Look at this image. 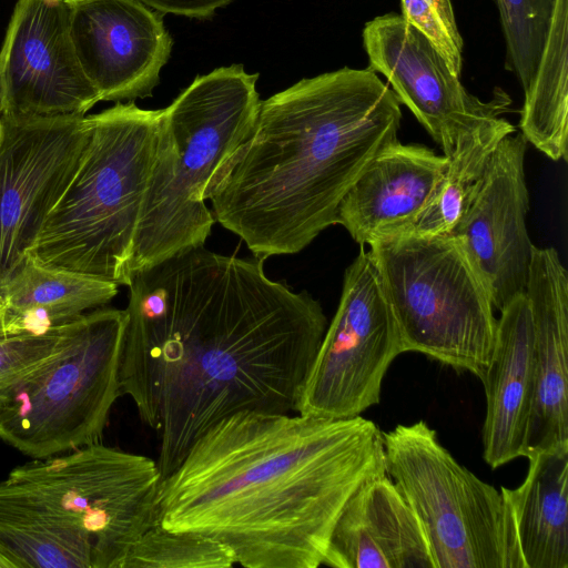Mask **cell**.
Here are the masks:
<instances>
[{"label": "cell", "instance_id": "11", "mask_svg": "<svg viewBox=\"0 0 568 568\" xmlns=\"http://www.w3.org/2000/svg\"><path fill=\"white\" fill-rule=\"evenodd\" d=\"M0 282L28 255L72 181L87 115H0Z\"/></svg>", "mask_w": 568, "mask_h": 568}, {"label": "cell", "instance_id": "21", "mask_svg": "<svg viewBox=\"0 0 568 568\" xmlns=\"http://www.w3.org/2000/svg\"><path fill=\"white\" fill-rule=\"evenodd\" d=\"M116 294L115 283L42 266L29 255L0 282V296L8 312L37 331L68 324Z\"/></svg>", "mask_w": 568, "mask_h": 568}, {"label": "cell", "instance_id": "10", "mask_svg": "<svg viewBox=\"0 0 568 568\" xmlns=\"http://www.w3.org/2000/svg\"><path fill=\"white\" fill-rule=\"evenodd\" d=\"M404 352L369 250L345 270L336 313L304 383L296 414L328 419L361 416L381 400L384 376Z\"/></svg>", "mask_w": 568, "mask_h": 568}, {"label": "cell", "instance_id": "23", "mask_svg": "<svg viewBox=\"0 0 568 568\" xmlns=\"http://www.w3.org/2000/svg\"><path fill=\"white\" fill-rule=\"evenodd\" d=\"M0 551L14 568H92L88 537L33 507L0 481Z\"/></svg>", "mask_w": 568, "mask_h": 568}, {"label": "cell", "instance_id": "5", "mask_svg": "<svg viewBox=\"0 0 568 568\" xmlns=\"http://www.w3.org/2000/svg\"><path fill=\"white\" fill-rule=\"evenodd\" d=\"M257 79L242 64L217 68L197 75L163 109L131 276L204 245L215 222L204 201L219 170L254 130L262 101Z\"/></svg>", "mask_w": 568, "mask_h": 568}, {"label": "cell", "instance_id": "30", "mask_svg": "<svg viewBox=\"0 0 568 568\" xmlns=\"http://www.w3.org/2000/svg\"><path fill=\"white\" fill-rule=\"evenodd\" d=\"M0 568H14L12 562L0 551Z\"/></svg>", "mask_w": 568, "mask_h": 568}, {"label": "cell", "instance_id": "12", "mask_svg": "<svg viewBox=\"0 0 568 568\" xmlns=\"http://www.w3.org/2000/svg\"><path fill=\"white\" fill-rule=\"evenodd\" d=\"M369 69L382 73L445 156L477 128L507 112L509 97L497 90L484 101L469 93L433 44L402 14L368 21L363 30Z\"/></svg>", "mask_w": 568, "mask_h": 568}, {"label": "cell", "instance_id": "7", "mask_svg": "<svg viewBox=\"0 0 568 568\" xmlns=\"http://www.w3.org/2000/svg\"><path fill=\"white\" fill-rule=\"evenodd\" d=\"M369 251L404 352H417L481 382L497 318L488 288L452 234H406Z\"/></svg>", "mask_w": 568, "mask_h": 568}, {"label": "cell", "instance_id": "20", "mask_svg": "<svg viewBox=\"0 0 568 568\" xmlns=\"http://www.w3.org/2000/svg\"><path fill=\"white\" fill-rule=\"evenodd\" d=\"M527 458L524 481L500 489L519 568H568V446Z\"/></svg>", "mask_w": 568, "mask_h": 568}, {"label": "cell", "instance_id": "31", "mask_svg": "<svg viewBox=\"0 0 568 568\" xmlns=\"http://www.w3.org/2000/svg\"><path fill=\"white\" fill-rule=\"evenodd\" d=\"M0 130H1V123H0Z\"/></svg>", "mask_w": 568, "mask_h": 568}, {"label": "cell", "instance_id": "22", "mask_svg": "<svg viewBox=\"0 0 568 568\" xmlns=\"http://www.w3.org/2000/svg\"><path fill=\"white\" fill-rule=\"evenodd\" d=\"M519 128L547 158L567 160L568 0H558L536 75L524 92Z\"/></svg>", "mask_w": 568, "mask_h": 568}, {"label": "cell", "instance_id": "25", "mask_svg": "<svg viewBox=\"0 0 568 568\" xmlns=\"http://www.w3.org/2000/svg\"><path fill=\"white\" fill-rule=\"evenodd\" d=\"M506 40L508 68L524 92L532 83L558 0H496Z\"/></svg>", "mask_w": 568, "mask_h": 568}, {"label": "cell", "instance_id": "17", "mask_svg": "<svg viewBox=\"0 0 568 568\" xmlns=\"http://www.w3.org/2000/svg\"><path fill=\"white\" fill-rule=\"evenodd\" d=\"M447 156L398 139L365 166L337 211L341 224L359 245L406 234L443 173Z\"/></svg>", "mask_w": 568, "mask_h": 568}, {"label": "cell", "instance_id": "28", "mask_svg": "<svg viewBox=\"0 0 568 568\" xmlns=\"http://www.w3.org/2000/svg\"><path fill=\"white\" fill-rule=\"evenodd\" d=\"M402 11L405 21L417 29L460 77L464 42L450 0H402Z\"/></svg>", "mask_w": 568, "mask_h": 568}, {"label": "cell", "instance_id": "3", "mask_svg": "<svg viewBox=\"0 0 568 568\" xmlns=\"http://www.w3.org/2000/svg\"><path fill=\"white\" fill-rule=\"evenodd\" d=\"M400 121L397 97L369 68L300 80L261 101L251 136L216 173L206 194L215 221L257 258L301 252L336 224Z\"/></svg>", "mask_w": 568, "mask_h": 568}, {"label": "cell", "instance_id": "2", "mask_svg": "<svg viewBox=\"0 0 568 568\" xmlns=\"http://www.w3.org/2000/svg\"><path fill=\"white\" fill-rule=\"evenodd\" d=\"M383 474V434L362 416L240 412L161 479L155 519L222 542L246 568H317L347 500Z\"/></svg>", "mask_w": 568, "mask_h": 568}, {"label": "cell", "instance_id": "27", "mask_svg": "<svg viewBox=\"0 0 568 568\" xmlns=\"http://www.w3.org/2000/svg\"><path fill=\"white\" fill-rule=\"evenodd\" d=\"M72 322L45 331L27 328L8 312L0 296V388L55 354Z\"/></svg>", "mask_w": 568, "mask_h": 568}, {"label": "cell", "instance_id": "24", "mask_svg": "<svg viewBox=\"0 0 568 568\" xmlns=\"http://www.w3.org/2000/svg\"><path fill=\"white\" fill-rule=\"evenodd\" d=\"M515 131L500 116L460 138L429 201L406 234H449L478 191L496 148Z\"/></svg>", "mask_w": 568, "mask_h": 568}, {"label": "cell", "instance_id": "15", "mask_svg": "<svg viewBox=\"0 0 568 568\" xmlns=\"http://www.w3.org/2000/svg\"><path fill=\"white\" fill-rule=\"evenodd\" d=\"M80 67L100 101L152 97L173 41L162 13L139 0H67Z\"/></svg>", "mask_w": 568, "mask_h": 568}, {"label": "cell", "instance_id": "29", "mask_svg": "<svg viewBox=\"0 0 568 568\" xmlns=\"http://www.w3.org/2000/svg\"><path fill=\"white\" fill-rule=\"evenodd\" d=\"M160 13L206 19L233 0H139Z\"/></svg>", "mask_w": 568, "mask_h": 568}, {"label": "cell", "instance_id": "14", "mask_svg": "<svg viewBox=\"0 0 568 568\" xmlns=\"http://www.w3.org/2000/svg\"><path fill=\"white\" fill-rule=\"evenodd\" d=\"M526 144L521 133L501 140L478 191L449 233L476 267L498 311L525 294L535 246L526 223Z\"/></svg>", "mask_w": 568, "mask_h": 568}, {"label": "cell", "instance_id": "19", "mask_svg": "<svg viewBox=\"0 0 568 568\" xmlns=\"http://www.w3.org/2000/svg\"><path fill=\"white\" fill-rule=\"evenodd\" d=\"M500 312L485 378L483 457L498 468L523 456L535 393V338L525 294Z\"/></svg>", "mask_w": 568, "mask_h": 568}, {"label": "cell", "instance_id": "18", "mask_svg": "<svg viewBox=\"0 0 568 568\" xmlns=\"http://www.w3.org/2000/svg\"><path fill=\"white\" fill-rule=\"evenodd\" d=\"M322 565L435 568L419 520L387 474L364 481L347 500Z\"/></svg>", "mask_w": 568, "mask_h": 568}, {"label": "cell", "instance_id": "9", "mask_svg": "<svg viewBox=\"0 0 568 568\" xmlns=\"http://www.w3.org/2000/svg\"><path fill=\"white\" fill-rule=\"evenodd\" d=\"M156 460L95 443L32 459L1 483L50 517L79 529L92 568H124L134 544L156 524Z\"/></svg>", "mask_w": 568, "mask_h": 568}, {"label": "cell", "instance_id": "13", "mask_svg": "<svg viewBox=\"0 0 568 568\" xmlns=\"http://www.w3.org/2000/svg\"><path fill=\"white\" fill-rule=\"evenodd\" d=\"M99 101L73 49L67 0H18L0 50V115H85Z\"/></svg>", "mask_w": 568, "mask_h": 568}, {"label": "cell", "instance_id": "4", "mask_svg": "<svg viewBox=\"0 0 568 568\" xmlns=\"http://www.w3.org/2000/svg\"><path fill=\"white\" fill-rule=\"evenodd\" d=\"M87 119L79 168L28 255L42 266L128 286L163 109L116 102Z\"/></svg>", "mask_w": 568, "mask_h": 568}, {"label": "cell", "instance_id": "26", "mask_svg": "<svg viewBox=\"0 0 568 568\" xmlns=\"http://www.w3.org/2000/svg\"><path fill=\"white\" fill-rule=\"evenodd\" d=\"M234 564L230 548L213 538L154 525L134 544L124 568H230Z\"/></svg>", "mask_w": 568, "mask_h": 568}, {"label": "cell", "instance_id": "6", "mask_svg": "<svg viewBox=\"0 0 568 568\" xmlns=\"http://www.w3.org/2000/svg\"><path fill=\"white\" fill-rule=\"evenodd\" d=\"M125 310L98 308L70 324L60 349L0 388V438L42 459L101 443L119 396Z\"/></svg>", "mask_w": 568, "mask_h": 568}, {"label": "cell", "instance_id": "8", "mask_svg": "<svg viewBox=\"0 0 568 568\" xmlns=\"http://www.w3.org/2000/svg\"><path fill=\"white\" fill-rule=\"evenodd\" d=\"M382 434L386 474L419 520L435 568H519L500 490L459 464L424 420Z\"/></svg>", "mask_w": 568, "mask_h": 568}, {"label": "cell", "instance_id": "16", "mask_svg": "<svg viewBox=\"0 0 568 568\" xmlns=\"http://www.w3.org/2000/svg\"><path fill=\"white\" fill-rule=\"evenodd\" d=\"M525 295L535 338V393L523 456L568 446V276L554 247L534 246Z\"/></svg>", "mask_w": 568, "mask_h": 568}, {"label": "cell", "instance_id": "1", "mask_svg": "<svg viewBox=\"0 0 568 568\" xmlns=\"http://www.w3.org/2000/svg\"><path fill=\"white\" fill-rule=\"evenodd\" d=\"M120 389L159 434L164 478L194 442L240 412L296 413L327 320L264 260L196 246L132 274Z\"/></svg>", "mask_w": 568, "mask_h": 568}]
</instances>
